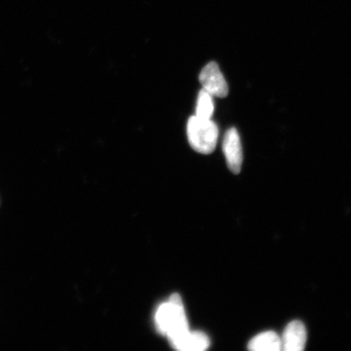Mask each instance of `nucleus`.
Instances as JSON below:
<instances>
[{
    "label": "nucleus",
    "instance_id": "nucleus-1",
    "mask_svg": "<svg viewBox=\"0 0 351 351\" xmlns=\"http://www.w3.org/2000/svg\"><path fill=\"white\" fill-rule=\"evenodd\" d=\"M158 332L168 337L176 350L187 351L191 333L181 297L173 293L158 307L155 315Z\"/></svg>",
    "mask_w": 351,
    "mask_h": 351
},
{
    "label": "nucleus",
    "instance_id": "nucleus-2",
    "mask_svg": "<svg viewBox=\"0 0 351 351\" xmlns=\"http://www.w3.org/2000/svg\"><path fill=\"white\" fill-rule=\"evenodd\" d=\"M187 137L193 150L208 155L217 147L219 130L212 119L192 116L187 123Z\"/></svg>",
    "mask_w": 351,
    "mask_h": 351
},
{
    "label": "nucleus",
    "instance_id": "nucleus-3",
    "mask_svg": "<svg viewBox=\"0 0 351 351\" xmlns=\"http://www.w3.org/2000/svg\"><path fill=\"white\" fill-rule=\"evenodd\" d=\"M199 82L203 89L213 97L226 98L229 94V86L216 62H210L202 70Z\"/></svg>",
    "mask_w": 351,
    "mask_h": 351
},
{
    "label": "nucleus",
    "instance_id": "nucleus-4",
    "mask_svg": "<svg viewBox=\"0 0 351 351\" xmlns=\"http://www.w3.org/2000/svg\"><path fill=\"white\" fill-rule=\"evenodd\" d=\"M223 152L231 172L239 174L243 165V156L239 134L235 128L226 131L223 140Z\"/></svg>",
    "mask_w": 351,
    "mask_h": 351
},
{
    "label": "nucleus",
    "instance_id": "nucleus-5",
    "mask_svg": "<svg viewBox=\"0 0 351 351\" xmlns=\"http://www.w3.org/2000/svg\"><path fill=\"white\" fill-rule=\"evenodd\" d=\"M282 339V350L302 351L305 349L307 335L304 324L298 320L289 323L285 328Z\"/></svg>",
    "mask_w": 351,
    "mask_h": 351
},
{
    "label": "nucleus",
    "instance_id": "nucleus-6",
    "mask_svg": "<svg viewBox=\"0 0 351 351\" xmlns=\"http://www.w3.org/2000/svg\"><path fill=\"white\" fill-rule=\"evenodd\" d=\"M248 349L252 351H280L282 350V339L274 331L263 332L249 341Z\"/></svg>",
    "mask_w": 351,
    "mask_h": 351
},
{
    "label": "nucleus",
    "instance_id": "nucleus-7",
    "mask_svg": "<svg viewBox=\"0 0 351 351\" xmlns=\"http://www.w3.org/2000/svg\"><path fill=\"white\" fill-rule=\"evenodd\" d=\"M214 109L213 96L202 89L197 95L195 116L204 119H212Z\"/></svg>",
    "mask_w": 351,
    "mask_h": 351
}]
</instances>
